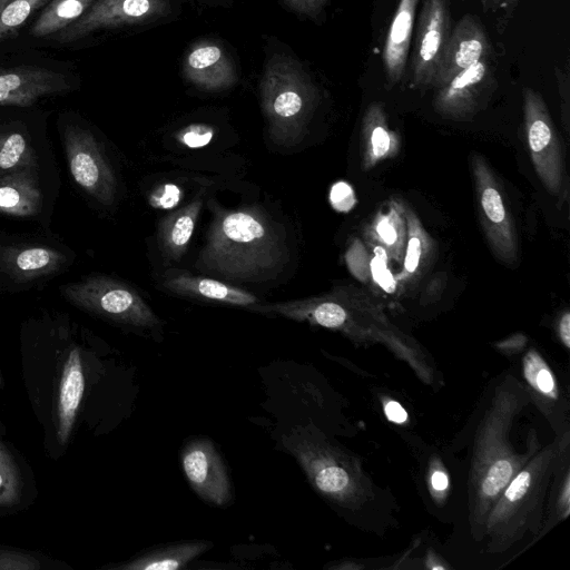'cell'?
<instances>
[{
    "instance_id": "33",
    "label": "cell",
    "mask_w": 570,
    "mask_h": 570,
    "mask_svg": "<svg viewBox=\"0 0 570 570\" xmlns=\"http://www.w3.org/2000/svg\"><path fill=\"white\" fill-rule=\"evenodd\" d=\"M330 199L338 212H348L356 202L353 189L345 181H338L332 187Z\"/></svg>"
},
{
    "instance_id": "1",
    "label": "cell",
    "mask_w": 570,
    "mask_h": 570,
    "mask_svg": "<svg viewBox=\"0 0 570 570\" xmlns=\"http://www.w3.org/2000/svg\"><path fill=\"white\" fill-rule=\"evenodd\" d=\"M209 205L213 220L196 268L237 282L274 277L288 254L281 227L256 206Z\"/></svg>"
},
{
    "instance_id": "9",
    "label": "cell",
    "mask_w": 570,
    "mask_h": 570,
    "mask_svg": "<svg viewBox=\"0 0 570 570\" xmlns=\"http://www.w3.org/2000/svg\"><path fill=\"white\" fill-rule=\"evenodd\" d=\"M181 468L191 489L208 503L225 507L230 501L227 470L207 439L189 441L181 451Z\"/></svg>"
},
{
    "instance_id": "27",
    "label": "cell",
    "mask_w": 570,
    "mask_h": 570,
    "mask_svg": "<svg viewBox=\"0 0 570 570\" xmlns=\"http://www.w3.org/2000/svg\"><path fill=\"white\" fill-rule=\"evenodd\" d=\"M407 242L404 249V272L412 275L416 272L420 266V262L423 255L424 245L428 243L422 226L416 216L407 210L405 213Z\"/></svg>"
},
{
    "instance_id": "36",
    "label": "cell",
    "mask_w": 570,
    "mask_h": 570,
    "mask_svg": "<svg viewBox=\"0 0 570 570\" xmlns=\"http://www.w3.org/2000/svg\"><path fill=\"white\" fill-rule=\"evenodd\" d=\"M385 414L390 421L395 423H402L407 419L405 410L395 401L387 402L385 405Z\"/></svg>"
},
{
    "instance_id": "15",
    "label": "cell",
    "mask_w": 570,
    "mask_h": 570,
    "mask_svg": "<svg viewBox=\"0 0 570 570\" xmlns=\"http://www.w3.org/2000/svg\"><path fill=\"white\" fill-rule=\"evenodd\" d=\"M163 285L167 291L181 296L242 306L247 309L258 303L257 296L247 291L187 272L169 271L163 279Z\"/></svg>"
},
{
    "instance_id": "39",
    "label": "cell",
    "mask_w": 570,
    "mask_h": 570,
    "mask_svg": "<svg viewBox=\"0 0 570 570\" xmlns=\"http://www.w3.org/2000/svg\"><path fill=\"white\" fill-rule=\"evenodd\" d=\"M484 7H514L518 0H481Z\"/></svg>"
},
{
    "instance_id": "17",
    "label": "cell",
    "mask_w": 570,
    "mask_h": 570,
    "mask_svg": "<svg viewBox=\"0 0 570 570\" xmlns=\"http://www.w3.org/2000/svg\"><path fill=\"white\" fill-rule=\"evenodd\" d=\"M66 258L57 249L48 246H14L1 250L0 263L16 281L27 282L57 272Z\"/></svg>"
},
{
    "instance_id": "18",
    "label": "cell",
    "mask_w": 570,
    "mask_h": 570,
    "mask_svg": "<svg viewBox=\"0 0 570 570\" xmlns=\"http://www.w3.org/2000/svg\"><path fill=\"white\" fill-rule=\"evenodd\" d=\"M213 547L205 540H186L154 547L117 566L121 570H178Z\"/></svg>"
},
{
    "instance_id": "4",
    "label": "cell",
    "mask_w": 570,
    "mask_h": 570,
    "mask_svg": "<svg viewBox=\"0 0 570 570\" xmlns=\"http://www.w3.org/2000/svg\"><path fill=\"white\" fill-rule=\"evenodd\" d=\"M523 116L534 169L548 191L558 195L564 173L561 146L543 98L528 87L523 89Z\"/></svg>"
},
{
    "instance_id": "38",
    "label": "cell",
    "mask_w": 570,
    "mask_h": 570,
    "mask_svg": "<svg viewBox=\"0 0 570 570\" xmlns=\"http://www.w3.org/2000/svg\"><path fill=\"white\" fill-rule=\"evenodd\" d=\"M431 483L435 490L442 491L448 485V478L443 472L436 471L432 474Z\"/></svg>"
},
{
    "instance_id": "31",
    "label": "cell",
    "mask_w": 570,
    "mask_h": 570,
    "mask_svg": "<svg viewBox=\"0 0 570 570\" xmlns=\"http://www.w3.org/2000/svg\"><path fill=\"white\" fill-rule=\"evenodd\" d=\"M527 364V375L533 385L542 393L552 395L554 393V381L550 371L542 364L534 354Z\"/></svg>"
},
{
    "instance_id": "10",
    "label": "cell",
    "mask_w": 570,
    "mask_h": 570,
    "mask_svg": "<svg viewBox=\"0 0 570 570\" xmlns=\"http://www.w3.org/2000/svg\"><path fill=\"white\" fill-rule=\"evenodd\" d=\"M490 49L481 22L474 16H464L448 38L431 87L438 89L460 71L490 58Z\"/></svg>"
},
{
    "instance_id": "41",
    "label": "cell",
    "mask_w": 570,
    "mask_h": 570,
    "mask_svg": "<svg viewBox=\"0 0 570 570\" xmlns=\"http://www.w3.org/2000/svg\"><path fill=\"white\" fill-rule=\"evenodd\" d=\"M203 1H206V2H217L218 0H203Z\"/></svg>"
},
{
    "instance_id": "7",
    "label": "cell",
    "mask_w": 570,
    "mask_h": 570,
    "mask_svg": "<svg viewBox=\"0 0 570 570\" xmlns=\"http://www.w3.org/2000/svg\"><path fill=\"white\" fill-rule=\"evenodd\" d=\"M471 168L480 206L481 224L494 254L504 263L517 259V236L503 202L499 183L483 157H471Z\"/></svg>"
},
{
    "instance_id": "19",
    "label": "cell",
    "mask_w": 570,
    "mask_h": 570,
    "mask_svg": "<svg viewBox=\"0 0 570 570\" xmlns=\"http://www.w3.org/2000/svg\"><path fill=\"white\" fill-rule=\"evenodd\" d=\"M41 204L35 169L0 176V213L31 217L40 212Z\"/></svg>"
},
{
    "instance_id": "23",
    "label": "cell",
    "mask_w": 570,
    "mask_h": 570,
    "mask_svg": "<svg viewBox=\"0 0 570 570\" xmlns=\"http://www.w3.org/2000/svg\"><path fill=\"white\" fill-rule=\"evenodd\" d=\"M402 213L396 204H391L387 213L377 214L370 232L377 246L395 259L402 257L405 248L406 225Z\"/></svg>"
},
{
    "instance_id": "42",
    "label": "cell",
    "mask_w": 570,
    "mask_h": 570,
    "mask_svg": "<svg viewBox=\"0 0 570 570\" xmlns=\"http://www.w3.org/2000/svg\"><path fill=\"white\" fill-rule=\"evenodd\" d=\"M6 0H0V3L4 2Z\"/></svg>"
},
{
    "instance_id": "5",
    "label": "cell",
    "mask_w": 570,
    "mask_h": 570,
    "mask_svg": "<svg viewBox=\"0 0 570 570\" xmlns=\"http://www.w3.org/2000/svg\"><path fill=\"white\" fill-rule=\"evenodd\" d=\"M68 167L73 180L98 203L110 206L117 195V179L95 136L79 126L63 131Z\"/></svg>"
},
{
    "instance_id": "8",
    "label": "cell",
    "mask_w": 570,
    "mask_h": 570,
    "mask_svg": "<svg viewBox=\"0 0 570 570\" xmlns=\"http://www.w3.org/2000/svg\"><path fill=\"white\" fill-rule=\"evenodd\" d=\"M448 0H423L412 56V81L416 87H431L450 36Z\"/></svg>"
},
{
    "instance_id": "13",
    "label": "cell",
    "mask_w": 570,
    "mask_h": 570,
    "mask_svg": "<svg viewBox=\"0 0 570 570\" xmlns=\"http://www.w3.org/2000/svg\"><path fill=\"white\" fill-rule=\"evenodd\" d=\"M492 76L489 58L460 71L436 89L435 109L446 117L465 116L473 110L481 94L489 88Z\"/></svg>"
},
{
    "instance_id": "20",
    "label": "cell",
    "mask_w": 570,
    "mask_h": 570,
    "mask_svg": "<svg viewBox=\"0 0 570 570\" xmlns=\"http://www.w3.org/2000/svg\"><path fill=\"white\" fill-rule=\"evenodd\" d=\"M202 205L203 198L198 196L193 202L164 217L160 222L158 242L165 258L176 262L185 254Z\"/></svg>"
},
{
    "instance_id": "35",
    "label": "cell",
    "mask_w": 570,
    "mask_h": 570,
    "mask_svg": "<svg viewBox=\"0 0 570 570\" xmlns=\"http://www.w3.org/2000/svg\"><path fill=\"white\" fill-rule=\"evenodd\" d=\"M351 259H348V265L352 269V272L355 274V276L360 278H366V266H365V257H364V249L361 246V244L353 246V248L348 253Z\"/></svg>"
},
{
    "instance_id": "24",
    "label": "cell",
    "mask_w": 570,
    "mask_h": 570,
    "mask_svg": "<svg viewBox=\"0 0 570 570\" xmlns=\"http://www.w3.org/2000/svg\"><path fill=\"white\" fill-rule=\"evenodd\" d=\"M36 169V159L26 137L17 131L0 134V176Z\"/></svg>"
},
{
    "instance_id": "34",
    "label": "cell",
    "mask_w": 570,
    "mask_h": 570,
    "mask_svg": "<svg viewBox=\"0 0 570 570\" xmlns=\"http://www.w3.org/2000/svg\"><path fill=\"white\" fill-rule=\"evenodd\" d=\"M283 2L293 12L315 20L327 6L328 0H283Z\"/></svg>"
},
{
    "instance_id": "30",
    "label": "cell",
    "mask_w": 570,
    "mask_h": 570,
    "mask_svg": "<svg viewBox=\"0 0 570 570\" xmlns=\"http://www.w3.org/2000/svg\"><path fill=\"white\" fill-rule=\"evenodd\" d=\"M183 197L180 187L176 184L167 183L158 186L148 196V203L156 209H171L178 205Z\"/></svg>"
},
{
    "instance_id": "28",
    "label": "cell",
    "mask_w": 570,
    "mask_h": 570,
    "mask_svg": "<svg viewBox=\"0 0 570 570\" xmlns=\"http://www.w3.org/2000/svg\"><path fill=\"white\" fill-rule=\"evenodd\" d=\"M214 128L205 124H191L181 128L177 140L188 148H200L208 145L214 137Z\"/></svg>"
},
{
    "instance_id": "26",
    "label": "cell",
    "mask_w": 570,
    "mask_h": 570,
    "mask_svg": "<svg viewBox=\"0 0 570 570\" xmlns=\"http://www.w3.org/2000/svg\"><path fill=\"white\" fill-rule=\"evenodd\" d=\"M48 0H6L0 3V41L8 38Z\"/></svg>"
},
{
    "instance_id": "16",
    "label": "cell",
    "mask_w": 570,
    "mask_h": 570,
    "mask_svg": "<svg viewBox=\"0 0 570 570\" xmlns=\"http://www.w3.org/2000/svg\"><path fill=\"white\" fill-rule=\"evenodd\" d=\"M420 0H400L384 42L382 59L390 86L405 72L416 8Z\"/></svg>"
},
{
    "instance_id": "12",
    "label": "cell",
    "mask_w": 570,
    "mask_h": 570,
    "mask_svg": "<svg viewBox=\"0 0 570 570\" xmlns=\"http://www.w3.org/2000/svg\"><path fill=\"white\" fill-rule=\"evenodd\" d=\"M183 75L198 89L210 92L227 90L238 81L230 56L213 41H199L189 48L183 61Z\"/></svg>"
},
{
    "instance_id": "14",
    "label": "cell",
    "mask_w": 570,
    "mask_h": 570,
    "mask_svg": "<svg viewBox=\"0 0 570 570\" xmlns=\"http://www.w3.org/2000/svg\"><path fill=\"white\" fill-rule=\"evenodd\" d=\"M85 373L78 347L69 350L59 380L56 434L61 445L66 444L73 430L85 392Z\"/></svg>"
},
{
    "instance_id": "21",
    "label": "cell",
    "mask_w": 570,
    "mask_h": 570,
    "mask_svg": "<svg viewBox=\"0 0 570 570\" xmlns=\"http://www.w3.org/2000/svg\"><path fill=\"white\" fill-rule=\"evenodd\" d=\"M362 142L365 169L386 157H392L397 150L399 138L389 128L384 108L379 102L370 105L363 117Z\"/></svg>"
},
{
    "instance_id": "2",
    "label": "cell",
    "mask_w": 570,
    "mask_h": 570,
    "mask_svg": "<svg viewBox=\"0 0 570 570\" xmlns=\"http://www.w3.org/2000/svg\"><path fill=\"white\" fill-rule=\"evenodd\" d=\"M259 97L271 140L294 148L303 140L318 100L309 75L294 57L271 55L259 81Z\"/></svg>"
},
{
    "instance_id": "37",
    "label": "cell",
    "mask_w": 570,
    "mask_h": 570,
    "mask_svg": "<svg viewBox=\"0 0 570 570\" xmlns=\"http://www.w3.org/2000/svg\"><path fill=\"white\" fill-rule=\"evenodd\" d=\"M559 334L567 347L570 346V314L567 312L560 320Z\"/></svg>"
},
{
    "instance_id": "40",
    "label": "cell",
    "mask_w": 570,
    "mask_h": 570,
    "mask_svg": "<svg viewBox=\"0 0 570 570\" xmlns=\"http://www.w3.org/2000/svg\"><path fill=\"white\" fill-rule=\"evenodd\" d=\"M2 385V374H1V370H0V386Z\"/></svg>"
},
{
    "instance_id": "29",
    "label": "cell",
    "mask_w": 570,
    "mask_h": 570,
    "mask_svg": "<svg viewBox=\"0 0 570 570\" xmlns=\"http://www.w3.org/2000/svg\"><path fill=\"white\" fill-rule=\"evenodd\" d=\"M40 562L33 556L11 549H0V570H37Z\"/></svg>"
},
{
    "instance_id": "6",
    "label": "cell",
    "mask_w": 570,
    "mask_h": 570,
    "mask_svg": "<svg viewBox=\"0 0 570 570\" xmlns=\"http://www.w3.org/2000/svg\"><path fill=\"white\" fill-rule=\"evenodd\" d=\"M170 11L168 0H95L78 20L56 33L55 39L72 42L98 30L153 22Z\"/></svg>"
},
{
    "instance_id": "11",
    "label": "cell",
    "mask_w": 570,
    "mask_h": 570,
    "mask_svg": "<svg viewBox=\"0 0 570 570\" xmlns=\"http://www.w3.org/2000/svg\"><path fill=\"white\" fill-rule=\"evenodd\" d=\"M71 88L65 75L36 66L0 69V105L27 107Z\"/></svg>"
},
{
    "instance_id": "22",
    "label": "cell",
    "mask_w": 570,
    "mask_h": 570,
    "mask_svg": "<svg viewBox=\"0 0 570 570\" xmlns=\"http://www.w3.org/2000/svg\"><path fill=\"white\" fill-rule=\"evenodd\" d=\"M95 0H52L33 22L30 33L36 38L56 35L78 20Z\"/></svg>"
},
{
    "instance_id": "25",
    "label": "cell",
    "mask_w": 570,
    "mask_h": 570,
    "mask_svg": "<svg viewBox=\"0 0 570 570\" xmlns=\"http://www.w3.org/2000/svg\"><path fill=\"white\" fill-rule=\"evenodd\" d=\"M21 491L22 480L19 466L0 438V507L18 503Z\"/></svg>"
},
{
    "instance_id": "3",
    "label": "cell",
    "mask_w": 570,
    "mask_h": 570,
    "mask_svg": "<svg viewBox=\"0 0 570 570\" xmlns=\"http://www.w3.org/2000/svg\"><path fill=\"white\" fill-rule=\"evenodd\" d=\"M76 306L112 322L142 330H156L160 320L138 292L106 276H92L62 287Z\"/></svg>"
},
{
    "instance_id": "32",
    "label": "cell",
    "mask_w": 570,
    "mask_h": 570,
    "mask_svg": "<svg viewBox=\"0 0 570 570\" xmlns=\"http://www.w3.org/2000/svg\"><path fill=\"white\" fill-rule=\"evenodd\" d=\"M384 248L376 246L375 256L371 262L370 268L374 281L387 292L394 291L395 282L386 267L385 255H381Z\"/></svg>"
}]
</instances>
